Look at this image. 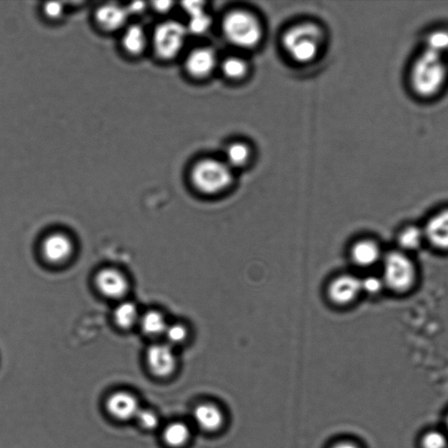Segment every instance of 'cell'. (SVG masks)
I'll return each mask as SVG.
<instances>
[{"instance_id": "17", "label": "cell", "mask_w": 448, "mask_h": 448, "mask_svg": "<svg viewBox=\"0 0 448 448\" xmlns=\"http://www.w3.org/2000/svg\"><path fill=\"white\" fill-rule=\"evenodd\" d=\"M379 247L372 241H360L354 245L352 256L354 262L362 267H369L375 264L380 259Z\"/></svg>"}, {"instance_id": "19", "label": "cell", "mask_w": 448, "mask_h": 448, "mask_svg": "<svg viewBox=\"0 0 448 448\" xmlns=\"http://www.w3.org/2000/svg\"><path fill=\"white\" fill-rule=\"evenodd\" d=\"M423 49L447 59L448 29H439L428 33L424 38Z\"/></svg>"}, {"instance_id": "25", "label": "cell", "mask_w": 448, "mask_h": 448, "mask_svg": "<svg viewBox=\"0 0 448 448\" xmlns=\"http://www.w3.org/2000/svg\"><path fill=\"white\" fill-rule=\"evenodd\" d=\"M210 24H211V19L205 13V11H201L200 13L189 16V22L186 29H188V32L194 34H202L207 32Z\"/></svg>"}, {"instance_id": "22", "label": "cell", "mask_w": 448, "mask_h": 448, "mask_svg": "<svg viewBox=\"0 0 448 448\" xmlns=\"http://www.w3.org/2000/svg\"><path fill=\"white\" fill-rule=\"evenodd\" d=\"M226 163L229 167L244 166L250 159V150L242 143H234L226 151Z\"/></svg>"}, {"instance_id": "34", "label": "cell", "mask_w": 448, "mask_h": 448, "mask_svg": "<svg viewBox=\"0 0 448 448\" xmlns=\"http://www.w3.org/2000/svg\"><path fill=\"white\" fill-rule=\"evenodd\" d=\"M331 448H360L357 446L356 444L349 442H342L337 443L336 445H334Z\"/></svg>"}, {"instance_id": "10", "label": "cell", "mask_w": 448, "mask_h": 448, "mask_svg": "<svg viewBox=\"0 0 448 448\" xmlns=\"http://www.w3.org/2000/svg\"><path fill=\"white\" fill-rule=\"evenodd\" d=\"M362 292L361 279L352 275H342L333 280L329 288V298L338 305L352 302Z\"/></svg>"}, {"instance_id": "14", "label": "cell", "mask_w": 448, "mask_h": 448, "mask_svg": "<svg viewBox=\"0 0 448 448\" xmlns=\"http://www.w3.org/2000/svg\"><path fill=\"white\" fill-rule=\"evenodd\" d=\"M216 65V54L208 48L194 50L186 57L185 62L186 71L196 78L207 77L213 72Z\"/></svg>"}, {"instance_id": "5", "label": "cell", "mask_w": 448, "mask_h": 448, "mask_svg": "<svg viewBox=\"0 0 448 448\" xmlns=\"http://www.w3.org/2000/svg\"><path fill=\"white\" fill-rule=\"evenodd\" d=\"M188 29L175 21L161 23L153 35L154 53L159 59L169 61L176 57L185 45Z\"/></svg>"}, {"instance_id": "4", "label": "cell", "mask_w": 448, "mask_h": 448, "mask_svg": "<svg viewBox=\"0 0 448 448\" xmlns=\"http://www.w3.org/2000/svg\"><path fill=\"white\" fill-rule=\"evenodd\" d=\"M191 180L196 189L201 193H221L232 185V167L218 159H206L194 165L191 172Z\"/></svg>"}, {"instance_id": "7", "label": "cell", "mask_w": 448, "mask_h": 448, "mask_svg": "<svg viewBox=\"0 0 448 448\" xmlns=\"http://www.w3.org/2000/svg\"><path fill=\"white\" fill-rule=\"evenodd\" d=\"M146 361L151 372L159 377L172 375L177 366L176 357L172 346L167 344L150 347L147 350Z\"/></svg>"}, {"instance_id": "27", "label": "cell", "mask_w": 448, "mask_h": 448, "mask_svg": "<svg viewBox=\"0 0 448 448\" xmlns=\"http://www.w3.org/2000/svg\"><path fill=\"white\" fill-rule=\"evenodd\" d=\"M136 419L140 424V427L146 430H154L159 427V419L156 412L147 409H140Z\"/></svg>"}, {"instance_id": "11", "label": "cell", "mask_w": 448, "mask_h": 448, "mask_svg": "<svg viewBox=\"0 0 448 448\" xmlns=\"http://www.w3.org/2000/svg\"><path fill=\"white\" fill-rule=\"evenodd\" d=\"M106 407L112 417L122 422L136 419L141 409L136 397L126 392H115L110 396Z\"/></svg>"}, {"instance_id": "18", "label": "cell", "mask_w": 448, "mask_h": 448, "mask_svg": "<svg viewBox=\"0 0 448 448\" xmlns=\"http://www.w3.org/2000/svg\"><path fill=\"white\" fill-rule=\"evenodd\" d=\"M191 431L188 424L183 422H174L169 424L163 432V438L167 446L172 448H181L189 442Z\"/></svg>"}, {"instance_id": "15", "label": "cell", "mask_w": 448, "mask_h": 448, "mask_svg": "<svg viewBox=\"0 0 448 448\" xmlns=\"http://www.w3.org/2000/svg\"><path fill=\"white\" fill-rule=\"evenodd\" d=\"M424 234L435 247L448 249V209L432 216Z\"/></svg>"}, {"instance_id": "30", "label": "cell", "mask_w": 448, "mask_h": 448, "mask_svg": "<svg viewBox=\"0 0 448 448\" xmlns=\"http://www.w3.org/2000/svg\"><path fill=\"white\" fill-rule=\"evenodd\" d=\"M44 11L46 17L53 21H56L61 18L64 13V6L61 2H48L45 3Z\"/></svg>"}, {"instance_id": "2", "label": "cell", "mask_w": 448, "mask_h": 448, "mask_svg": "<svg viewBox=\"0 0 448 448\" xmlns=\"http://www.w3.org/2000/svg\"><path fill=\"white\" fill-rule=\"evenodd\" d=\"M322 31L312 23H302L292 27L284 34L283 44L296 61L307 64L317 57L323 42Z\"/></svg>"}, {"instance_id": "28", "label": "cell", "mask_w": 448, "mask_h": 448, "mask_svg": "<svg viewBox=\"0 0 448 448\" xmlns=\"http://www.w3.org/2000/svg\"><path fill=\"white\" fill-rule=\"evenodd\" d=\"M447 444L445 436L439 432H428L422 439L423 448H446Z\"/></svg>"}, {"instance_id": "35", "label": "cell", "mask_w": 448, "mask_h": 448, "mask_svg": "<svg viewBox=\"0 0 448 448\" xmlns=\"http://www.w3.org/2000/svg\"><path fill=\"white\" fill-rule=\"evenodd\" d=\"M447 426H448V417H447Z\"/></svg>"}, {"instance_id": "6", "label": "cell", "mask_w": 448, "mask_h": 448, "mask_svg": "<svg viewBox=\"0 0 448 448\" xmlns=\"http://www.w3.org/2000/svg\"><path fill=\"white\" fill-rule=\"evenodd\" d=\"M415 269L403 253L392 252L384 260V282L393 291L404 292L414 282Z\"/></svg>"}, {"instance_id": "21", "label": "cell", "mask_w": 448, "mask_h": 448, "mask_svg": "<svg viewBox=\"0 0 448 448\" xmlns=\"http://www.w3.org/2000/svg\"><path fill=\"white\" fill-rule=\"evenodd\" d=\"M114 319L120 328H131L140 319L137 307L129 302L120 303L114 311Z\"/></svg>"}, {"instance_id": "23", "label": "cell", "mask_w": 448, "mask_h": 448, "mask_svg": "<svg viewBox=\"0 0 448 448\" xmlns=\"http://www.w3.org/2000/svg\"><path fill=\"white\" fill-rule=\"evenodd\" d=\"M223 72L226 76L231 79H240L247 75L248 65L247 61L239 57L227 58L221 65Z\"/></svg>"}, {"instance_id": "29", "label": "cell", "mask_w": 448, "mask_h": 448, "mask_svg": "<svg viewBox=\"0 0 448 448\" xmlns=\"http://www.w3.org/2000/svg\"><path fill=\"white\" fill-rule=\"evenodd\" d=\"M384 280L375 276H369L367 278L361 279L362 291L369 294H377L380 293L384 287Z\"/></svg>"}, {"instance_id": "1", "label": "cell", "mask_w": 448, "mask_h": 448, "mask_svg": "<svg viewBox=\"0 0 448 448\" xmlns=\"http://www.w3.org/2000/svg\"><path fill=\"white\" fill-rule=\"evenodd\" d=\"M447 58L422 50L409 72L412 91L423 99H431L444 91L448 81Z\"/></svg>"}, {"instance_id": "9", "label": "cell", "mask_w": 448, "mask_h": 448, "mask_svg": "<svg viewBox=\"0 0 448 448\" xmlns=\"http://www.w3.org/2000/svg\"><path fill=\"white\" fill-rule=\"evenodd\" d=\"M129 14L126 6L115 3L100 6L95 13L96 24L106 32H115L126 26Z\"/></svg>"}, {"instance_id": "13", "label": "cell", "mask_w": 448, "mask_h": 448, "mask_svg": "<svg viewBox=\"0 0 448 448\" xmlns=\"http://www.w3.org/2000/svg\"><path fill=\"white\" fill-rule=\"evenodd\" d=\"M193 419L199 429L205 432H216L223 427L224 414L217 405L204 403L197 405L193 412Z\"/></svg>"}, {"instance_id": "8", "label": "cell", "mask_w": 448, "mask_h": 448, "mask_svg": "<svg viewBox=\"0 0 448 448\" xmlns=\"http://www.w3.org/2000/svg\"><path fill=\"white\" fill-rule=\"evenodd\" d=\"M96 284L101 294L111 299L123 297L129 287L122 272L113 268L100 271L96 276Z\"/></svg>"}, {"instance_id": "32", "label": "cell", "mask_w": 448, "mask_h": 448, "mask_svg": "<svg viewBox=\"0 0 448 448\" xmlns=\"http://www.w3.org/2000/svg\"><path fill=\"white\" fill-rule=\"evenodd\" d=\"M153 9L159 14H166L173 9L174 3L171 1H154L151 3Z\"/></svg>"}, {"instance_id": "16", "label": "cell", "mask_w": 448, "mask_h": 448, "mask_svg": "<svg viewBox=\"0 0 448 448\" xmlns=\"http://www.w3.org/2000/svg\"><path fill=\"white\" fill-rule=\"evenodd\" d=\"M147 37L145 30L139 25L126 27L122 36V46L124 51L131 56H139L146 48Z\"/></svg>"}, {"instance_id": "31", "label": "cell", "mask_w": 448, "mask_h": 448, "mask_svg": "<svg viewBox=\"0 0 448 448\" xmlns=\"http://www.w3.org/2000/svg\"><path fill=\"white\" fill-rule=\"evenodd\" d=\"M183 9H185L186 13L191 16V15L200 13L201 11H204V2L201 1H186L182 3Z\"/></svg>"}, {"instance_id": "3", "label": "cell", "mask_w": 448, "mask_h": 448, "mask_svg": "<svg viewBox=\"0 0 448 448\" xmlns=\"http://www.w3.org/2000/svg\"><path fill=\"white\" fill-rule=\"evenodd\" d=\"M223 31L231 44L242 49L258 45L263 36L262 26L254 15L244 11H234L224 19Z\"/></svg>"}, {"instance_id": "26", "label": "cell", "mask_w": 448, "mask_h": 448, "mask_svg": "<svg viewBox=\"0 0 448 448\" xmlns=\"http://www.w3.org/2000/svg\"><path fill=\"white\" fill-rule=\"evenodd\" d=\"M164 336L170 346L181 344L184 342L188 337V330L181 324H173L167 326Z\"/></svg>"}, {"instance_id": "20", "label": "cell", "mask_w": 448, "mask_h": 448, "mask_svg": "<svg viewBox=\"0 0 448 448\" xmlns=\"http://www.w3.org/2000/svg\"><path fill=\"white\" fill-rule=\"evenodd\" d=\"M140 325L144 333L150 337H158L164 334L167 324L164 315L158 311H149L139 319Z\"/></svg>"}, {"instance_id": "24", "label": "cell", "mask_w": 448, "mask_h": 448, "mask_svg": "<svg viewBox=\"0 0 448 448\" xmlns=\"http://www.w3.org/2000/svg\"><path fill=\"white\" fill-rule=\"evenodd\" d=\"M424 234L417 227H408L401 232L399 237L400 247L405 250H415L422 244Z\"/></svg>"}, {"instance_id": "33", "label": "cell", "mask_w": 448, "mask_h": 448, "mask_svg": "<svg viewBox=\"0 0 448 448\" xmlns=\"http://www.w3.org/2000/svg\"><path fill=\"white\" fill-rule=\"evenodd\" d=\"M126 9L128 14H139L143 13L146 9V4L142 1L132 2L129 4Z\"/></svg>"}, {"instance_id": "12", "label": "cell", "mask_w": 448, "mask_h": 448, "mask_svg": "<svg viewBox=\"0 0 448 448\" xmlns=\"http://www.w3.org/2000/svg\"><path fill=\"white\" fill-rule=\"evenodd\" d=\"M73 243L68 236L62 233H54L42 244L44 258L52 264H61L70 258L73 253Z\"/></svg>"}]
</instances>
